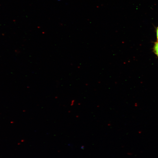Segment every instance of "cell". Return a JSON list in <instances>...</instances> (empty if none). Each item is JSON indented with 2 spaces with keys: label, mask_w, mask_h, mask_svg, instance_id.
<instances>
[{
  "label": "cell",
  "mask_w": 158,
  "mask_h": 158,
  "mask_svg": "<svg viewBox=\"0 0 158 158\" xmlns=\"http://www.w3.org/2000/svg\"><path fill=\"white\" fill-rule=\"evenodd\" d=\"M154 49L156 54L158 57V42L155 44L154 47Z\"/></svg>",
  "instance_id": "6da1fadb"
},
{
  "label": "cell",
  "mask_w": 158,
  "mask_h": 158,
  "mask_svg": "<svg viewBox=\"0 0 158 158\" xmlns=\"http://www.w3.org/2000/svg\"><path fill=\"white\" fill-rule=\"evenodd\" d=\"M157 41L158 42V27H157Z\"/></svg>",
  "instance_id": "7a4b0ae2"
}]
</instances>
